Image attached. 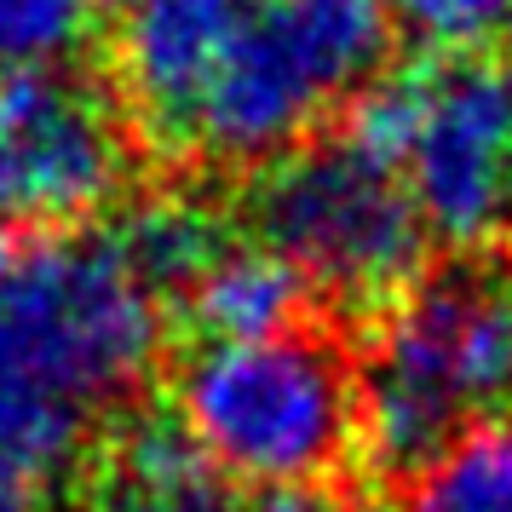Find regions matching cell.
Instances as JSON below:
<instances>
[{"label":"cell","mask_w":512,"mask_h":512,"mask_svg":"<svg viewBox=\"0 0 512 512\" xmlns=\"http://www.w3.org/2000/svg\"><path fill=\"white\" fill-rule=\"evenodd\" d=\"M98 24V0H0V75L70 70Z\"/></svg>","instance_id":"cell-12"},{"label":"cell","mask_w":512,"mask_h":512,"mask_svg":"<svg viewBox=\"0 0 512 512\" xmlns=\"http://www.w3.org/2000/svg\"><path fill=\"white\" fill-rule=\"evenodd\" d=\"M392 512H512V415L472 426L420 461Z\"/></svg>","instance_id":"cell-10"},{"label":"cell","mask_w":512,"mask_h":512,"mask_svg":"<svg viewBox=\"0 0 512 512\" xmlns=\"http://www.w3.org/2000/svg\"><path fill=\"white\" fill-rule=\"evenodd\" d=\"M397 29H409L420 47L466 58L472 47L512 29V0H380Z\"/></svg>","instance_id":"cell-13"},{"label":"cell","mask_w":512,"mask_h":512,"mask_svg":"<svg viewBox=\"0 0 512 512\" xmlns=\"http://www.w3.org/2000/svg\"><path fill=\"white\" fill-rule=\"evenodd\" d=\"M254 242L334 305H392L420 277L426 225L409 190L351 133L311 139L259 167L248 190Z\"/></svg>","instance_id":"cell-6"},{"label":"cell","mask_w":512,"mask_h":512,"mask_svg":"<svg viewBox=\"0 0 512 512\" xmlns=\"http://www.w3.org/2000/svg\"><path fill=\"white\" fill-rule=\"evenodd\" d=\"M351 139L397 173L426 236L478 248L512 213V87L478 58L380 75L351 104Z\"/></svg>","instance_id":"cell-5"},{"label":"cell","mask_w":512,"mask_h":512,"mask_svg":"<svg viewBox=\"0 0 512 512\" xmlns=\"http://www.w3.org/2000/svg\"><path fill=\"white\" fill-rule=\"evenodd\" d=\"M179 305L202 340H265L300 328L305 288L254 236H225L208 265L179 288Z\"/></svg>","instance_id":"cell-9"},{"label":"cell","mask_w":512,"mask_h":512,"mask_svg":"<svg viewBox=\"0 0 512 512\" xmlns=\"http://www.w3.org/2000/svg\"><path fill=\"white\" fill-rule=\"evenodd\" d=\"M363 438L386 472H415L443 443L512 415V265L455 259L420 271L369 334L357 363Z\"/></svg>","instance_id":"cell-4"},{"label":"cell","mask_w":512,"mask_h":512,"mask_svg":"<svg viewBox=\"0 0 512 512\" xmlns=\"http://www.w3.org/2000/svg\"><path fill=\"white\" fill-rule=\"evenodd\" d=\"M133 179V127L81 70L0 75V219L47 236L87 231Z\"/></svg>","instance_id":"cell-7"},{"label":"cell","mask_w":512,"mask_h":512,"mask_svg":"<svg viewBox=\"0 0 512 512\" xmlns=\"http://www.w3.org/2000/svg\"><path fill=\"white\" fill-rule=\"evenodd\" d=\"M12 225H6V219H0V277H6V271H12Z\"/></svg>","instance_id":"cell-16"},{"label":"cell","mask_w":512,"mask_h":512,"mask_svg":"<svg viewBox=\"0 0 512 512\" xmlns=\"http://www.w3.org/2000/svg\"><path fill=\"white\" fill-rule=\"evenodd\" d=\"M507 225H512V213H507Z\"/></svg>","instance_id":"cell-18"},{"label":"cell","mask_w":512,"mask_h":512,"mask_svg":"<svg viewBox=\"0 0 512 512\" xmlns=\"http://www.w3.org/2000/svg\"><path fill=\"white\" fill-rule=\"evenodd\" d=\"M0 512H47V501H41V489H12V484H0Z\"/></svg>","instance_id":"cell-15"},{"label":"cell","mask_w":512,"mask_h":512,"mask_svg":"<svg viewBox=\"0 0 512 512\" xmlns=\"http://www.w3.org/2000/svg\"><path fill=\"white\" fill-rule=\"evenodd\" d=\"M110 231H116V242L127 248V259L156 282L162 300H179V288H185V282L208 265L213 248L231 236L219 225V213H208L202 202H190V196L139 202V208L121 213V225H110Z\"/></svg>","instance_id":"cell-11"},{"label":"cell","mask_w":512,"mask_h":512,"mask_svg":"<svg viewBox=\"0 0 512 512\" xmlns=\"http://www.w3.org/2000/svg\"><path fill=\"white\" fill-rule=\"evenodd\" d=\"M173 426L225 484L311 495L357 455L363 380L323 328L202 340L173 369Z\"/></svg>","instance_id":"cell-3"},{"label":"cell","mask_w":512,"mask_h":512,"mask_svg":"<svg viewBox=\"0 0 512 512\" xmlns=\"http://www.w3.org/2000/svg\"><path fill=\"white\" fill-rule=\"evenodd\" d=\"M265 512H357V507L334 501V495H323V489H311V495H271Z\"/></svg>","instance_id":"cell-14"},{"label":"cell","mask_w":512,"mask_h":512,"mask_svg":"<svg viewBox=\"0 0 512 512\" xmlns=\"http://www.w3.org/2000/svg\"><path fill=\"white\" fill-rule=\"evenodd\" d=\"M507 87H512V64H507Z\"/></svg>","instance_id":"cell-17"},{"label":"cell","mask_w":512,"mask_h":512,"mask_svg":"<svg viewBox=\"0 0 512 512\" xmlns=\"http://www.w3.org/2000/svg\"><path fill=\"white\" fill-rule=\"evenodd\" d=\"M380 0H208L190 24L156 150L202 167H271L386 75Z\"/></svg>","instance_id":"cell-2"},{"label":"cell","mask_w":512,"mask_h":512,"mask_svg":"<svg viewBox=\"0 0 512 512\" xmlns=\"http://www.w3.org/2000/svg\"><path fill=\"white\" fill-rule=\"evenodd\" d=\"M167 300L116 231L47 236L0 277V484L47 489L162 363Z\"/></svg>","instance_id":"cell-1"},{"label":"cell","mask_w":512,"mask_h":512,"mask_svg":"<svg viewBox=\"0 0 512 512\" xmlns=\"http://www.w3.org/2000/svg\"><path fill=\"white\" fill-rule=\"evenodd\" d=\"M75 512H248L167 420L127 426L81 484Z\"/></svg>","instance_id":"cell-8"}]
</instances>
